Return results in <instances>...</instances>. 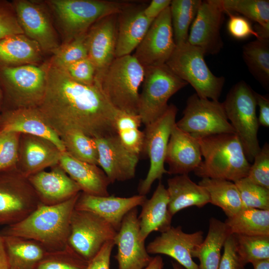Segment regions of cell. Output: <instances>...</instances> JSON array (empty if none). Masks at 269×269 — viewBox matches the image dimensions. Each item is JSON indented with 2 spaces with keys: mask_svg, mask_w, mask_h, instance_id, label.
Instances as JSON below:
<instances>
[{
  "mask_svg": "<svg viewBox=\"0 0 269 269\" xmlns=\"http://www.w3.org/2000/svg\"><path fill=\"white\" fill-rule=\"evenodd\" d=\"M222 104L248 161L253 162L261 149L257 136L260 125L255 91L245 81L238 82L231 88Z\"/></svg>",
  "mask_w": 269,
  "mask_h": 269,
  "instance_id": "obj_7",
  "label": "cell"
},
{
  "mask_svg": "<svg viewBox=\"0 0 269 269\" xmlns=\"http://www.w3.org/2000/svg\"><path fill=\"white\" fill-rule=\"evenodd\" d=\"M252 264L254 269H269V259L257 261Z\"/></svg>",
  "mask_w": 269,
  "mask_h": 269,
  "instance_id": "obj_55",
  "label": "cell"
},
{
  "mask_svg": "<svg viewBox=\"0 0 269 269\" xmlns=\"http://www.w3.org/2000/svg\"><path fill=\"white\" fill-rule=\"evenodd\" d=\"M204 52L187 42L176 45L165 64L178 77L190 84L198 97L219 101L225 83L207 66Z\"/></svg>",
  "mask_w": 269,
  "mask_h": 269,
  "instance_id": "obj_6",
  "label": "cell"
},
{
  "mask_svg": "<svg viewBox=\"0 0 269 269\" xmlns=\"http://www.w3.org/2000/svg\"><path fill=\"white\" fill-rule=\"evenodd\" d=\"M146 199L140 194L129 197L93 195L80 192L75 209L92 212L102 217L118 231L123 218L132 209L141 206Z\"/></svg>",
  "mask_w": 269,
  "mask_h": 269,
  "instance_id": "obj_21",
  "label": "cell"
},
{
  "mask_svg": "<svg viewBox=\"0 0 269 269\" xmlns=\"http://www.w3.org/2000/svg\"><path fill=\"white\" fill-rule=\"evenodd\" d=\"M195 138L204 158L194 171L196 175L202 178L225 179L234 182L248 176L251 164L236 134Z\"/></svg>",
  "mask_w": 269,
  "mask_h": 269,
  "instance_id": "obj_3",
  "label": "cell"
},
{
  "mask_svg": "<svg viewBox=\"0 0 269 269\" xmlns=\"http://www.w3.org/2000/svg\"><path fill=\"white\" fill-rule=\"evenodd\" d=\"M1 98H2V88L0 84V106L1 102Z\"/></svg>",
  "mask_w": 269,
  "mask_h": 269,
  "instance_id": "obj_57",
  "label": "cell"
},
{
  "mask_svg": "<svg viewBox=\"0 0 269 269\" xmlns=\"http://www.w3.org/2000/svg\"><path fill=\"white\" fill-rule=\"evenodd\" d=\"M44 53L39 45L24 34L0 40V64L7 66L42 64Z\"/></svg>",
  "mask_w": 269,
  "mask_h": 269,
  "instance_id": "obj_29",
  "label": "cell"
},
{
  "mask_svg": "<svg viewBox=\"0 0 269 269\" xmlns=\"http://www.w3.org/2000/svg\"><path fill=\"white\" fill-rule=\"evenodd\" d=\"M59 163L83 192L96 196L110 195L108 187L111 183L98 165L77 159L67 151L61 153Z\"/></svg>",
  "mask_w": 269,
  "mask_h": 269,
  "instance_id": "obj_25",
  "label": "cell"
},
{
  "mask_svg": "<svg viewBox=\"0 0 269 269\" xmlns=\"http://www.w3.org/2000/svg\"><path fill=\"white\" fill-rule=\"evenodd\" d=\"M257 105L259 107L258 122L260 126L269 127V97L255 92Z\"/></svg>",
  "mask_w": 269,
  "mask_h": 269,
  "instance_id": "obj_51",
  "label": "cell"
},
{
  "mask_svg": "<svg viewBox=\"0 0 269 269\" xmlns=\"http://www.w3.org/2000/svg\"><path fill=\"white\" fill-rule=\"evenodd\" d=\"M172 269H185L183 267L179 264L176 262H172Z\"/></svg>",
  "mask_w": 269,
  "mask_h": 269,
  "instance_id": "obj_56",
  "label": "cell"
},
{
  "mask_svg": "<svg viewBox=\"0 0 269 269\" xmlns=\"http://www.w3.org/2000/svg\"><path fill=\"white\" fill-rule=\"evenodd\" d=\"M88 264L67 245L61 250L47 251L36 269H86Z\"/></svg>",
  "mask_w": 269,
  "mask_h": 269,
  "instance_id": "obj_41",
  "label": "cell"
},
{
  "mask_svg": "<svg viewBox=\"0 0 269 269\" xmlns=\"http://www.w3.org/2000/svg\"><path fill=\"white\" fill-rule=\"evenodd\" d=\"M225 13L221 0H202L187 42L205 54L218 53L223 47L220 29Z\"/></svg>",
  "mask_w": 269,
  "mask_h": 269,
  "instance_id": "obj_16",
  "label": "cell"
},
{
  "mask_svg": "<svg viewBox=\"0 0 269 269\" xmlns=\"http://www.w3.org/2000/svg\"><path fill=\"white\" fill-rule=\"evenodd\" d=\"M200 0H172L170 11L176 45L187 41L188 31L201 3Z\"/></svg>",
  "mask_w": 269,
  "mask_h": 269,
  "instance_id": "obj_37",
  "label": "cell"
},
{
  "mask_svg": "<svg viewBox=\"0 0 269 269\" xmlns=\"http://www.w3.org/2000/svg\"><path fill=\"white\" fill-rule=\"evenodd\" d=\"M11 2L24 34L36 42L44 53H53L60 46L49 12L41 2L28 0Z\"/></svg>",
  "mask_w": 269,
  "mask_h": 269,
  "instance_id": "obj_15",
  "label": "cell"
},
{
  "mask_svg": "<svg viewBox=\"0 0 269 269\" xmlns=\"http://www.w3.org/2000/svg\"><path fill=\"white\" fill-rule=\"evenodd\" d=\"M137 208L128 213L113 241L117 247L118 269H143L151 262L153 257L146 250L144 242L139 238V223Z\"/></svg>",
  "mask_w": 269,
  "mask_h": 269,
  "instance_id": "obj_18",
  "label": "cell"
},
{
  "mask_svg": "<svg viewBox=\"0 0 269 269\" xmlns=\"http://www.w3.org/2000/svg\"><path fill=\"white\" fill-rule=\"evenodd\" d=\"M24 34L12 2L0 0V40L8 36Z\"/></svg>",
  "mask_w": 269,
  "mask_h": 269,
  "instance_id": "obj_46",
  "label": "cell"
},
{
  "mask_svg": "<svg viewBox=\"0 0 269 269\" xmlns=\"http://www.w3.org/2000/svg\"><path fill=\"white\" fill-rule=\"evenodd\" d=\"M230 235L225 222L215 218L210 219L208 233L196 254L200 262L199 269H218L221 250Z\"/></svg>",
  "mask_w": 269,
  "mask_h": 269,
  "instance_id": "obj_32",
  "label": "cell"
},
{
  "mask_svg": "<svg viewBox=\"0 0 269 269\" xmlns=\"http://www.w3.org/2000/svg\"><path fill=\"white\" fill-rule=\"evenodd\" d=\"M0 132H15L41 137L52 142L61 152L66 151L60 135L37 107L16 108L5 116Z\"/></svg>",
  "mask_w": 269,
  "mask_h": 269,
  "instance_id": "obj_23",
  "label": "cell"
},
{
  "mask_svg": "<svg viewBox=\"0 0 269 269\" xmlns=\"http://www.w3.org/2000/svg\"><path fill=\"white\" fill-rule=\"evenodd\" d=\"M203 234L202 231L186 233L180 226H171L149 242L146 250L149 254L169 256L185 269H199L193 258L203 241Z\"/></svg>",
  "mask_w": 269,
  "mask_h": 269,
  "instance_id": "obj_17",
  "label": "cell"
},
{
  "mask_svg": "<svg viewBox=\"0 0 269 269\" xmlns=\"http://www.w3.org/2000/svg\"><path fill=\"white\" fill-rule=\"evenodd\" d=\"M27 178L41 203L46 205L62 203L81 191L60 166L50 171H40Z\"/></svg>",
  "mask_w": 269,
  "mask_h": 269,
  "instance_id": "obj_24",
  "label": "cell"
},
{
  "mask_svg": "<svg viewBox=\"0 0 269 269\" xmlns=\"http://www.w3.org/2000/svg\"><path fill=\"white\" fill-rule=\"evenodd\" d=\"M202 160L196 139L179 129L175 123L170 134L165 156V163L168 165L167 174H188L196 169Z\"/></svg>",
  "mask_w": 269,
  "mask_h": 269,
  "instance_id": "obj_22",
  "label": "cell"
},
{
  "mask_svg": "<svg viewBox=\"0 0 269 269\" xmlns=\"http://www.w3.org/2000/svg\"><path fill=\"white\" fill-rule=\"evenodd\" d=\"M247 177L252 182L269 189V145L266 142L255 156Z\"/></svg>",
  "mask_w": 269,
  "mask_h": 269,
  "instance_id": "obj_44",
  "label": "cell"
},
{
  "mask_svg": "<svg viewBox=\"0 0 269 269\" xmlns=\"http://www.w3.org/2000/svg\"><path fill=\"white\" fill-rule=\"evenodd\" d=\"M177 111L174 105H168L161 116L145 126L142 151L148 157L150 165L145 178L138 186V194L146 196L154 182L160 180L163 174L167 173L164 167L165 156L170 134L176 123Z\"/></svg>",
  "mask_w": 269,
  "mask_h": 269,
  "instance_id": "obj_10",
  "label": "cell"
},
{
  "mask_svg": "<svg viewBox=\"0 0 269 269\" xmlns=\"http://www.w3.org/2000/svg\"><path fill=\"white\" fill-rule=\"evenodd\" d=\"M62 152L48 140L26 134L22 146L23 169L21 174L28 177L46 167L59 163Z\"/></svg>",
  "mask_w": 269,
  "mask_h": 269,
  "instance_id": "obj_30",
  "label": "cell"
},
{
  "mask_svg": "<svg viewBox=\"0 0 269 269\" xmlns=\"http://www.w3.org/2000/svg\"><path fill=\"white\" fill-rule=\"evenodd\" d=\"M19 135L15 132H0V172L17 161Z\"/></svg>",
  "mask_w": 269,
  "mask_h": 269,
  "instance_id": "obj_45",
  "label": "cell"
},
{
  "mask_svg": "<svg viewBox=\"0 0 269 269\" xmlns=\"http://www.w3.org/2000/svg\"><path fill=\"white\" fill-rule=\"evenodd\" d=\"M183 114L176 125L195 138L235 134L219 101L203 99L194 94L188 98Z\"/></svg>",
  "mask_w": 269,
  "mask_h": 269,
  "instance_id": "obj_11",
  "label": "cell"
},
{
  "mask_svg": "<svg viewBox=\"0 0 269 269\" xmlns=\"http://www.w3.org/2000/svg\"><path fill=\"white\" fill-rule=\"evenodd\" d=\"M223 248L218 269H245V265L237 253L232 234L230 235L226 240Z\"/></svg>",
  "mask_w": 269,
  "mask_h": 269,
  "instance_id": "obj_49",
  "label": "cell"
},
{
  "mask_svg": "<svg viewBox=\"0 0 269 269\" xmlns=\"http://www.w3.org/2000/svg\"><path fill=\"white\" fill-rule=\"evenodd\" d=\"M153 21L144 15L143 8H135L134 5L118 14L116 58L131 55Z\"/></svg>",
  "mask_w": 269,
  "mask_h": 269,
  "instance_id": "obj_26",
  "label": "cell"
},
{
  "mask_svg": "<svg viewBox=\"0 0 269 269\" xmlns=\"http://www.w3.org/2000/svg\"><path fill=\"white\" fill-rule=\"evenodd\" d=\"M37 108L60 137L71 130L94 138L117 134L119 111L98 86L76 81L49 61L45 92Z\"/></svg>",
  "mask_w": 269,
  "mask_h": 269,
  "instance_id": "obj_1",
  "label": "cell"
},
{
  "mask_svg": "<svg viewBox=\"0 0 269 269\" xmlns=\"http://www.w3.org/2000/svg\"><path fill=\"white\" fill-rule=\"evenodd\" d=\"M118 15H110L99 19L87 32L88 58L95 67L96 80L116 58Z\"/></svg>",
  "mask_w": 269,
  "mask_h": 269,
  "instance_id": "obj_20",
  "label": "cell"
},
{
  "mask_svg": "<svg viewBox=\"0 0 269 269\" xmlns=\"http://www.w3.org/2000/svg\"><path fill=\"white\" fill-rule=\"evenodd\" d=\"M144 75V68L131 54L116 58L96 83L116 109L138 115L139 90Z\"/></svg>",
  "mask_w": 269,
  "mask_h": 269,
  "instance_id": "obj_4",
  "label": "cell"
},
{
  "mask_svg": "<svg viewBox=\"0 0 269 269\" xmlns=\"http://www.w3.org/2000/svg\"><path fill=\"white\" fill-rule=\"evenodd\" d=\"M232 235L237 253L245 266L269 259V236Z\"/></svg>",
  "mask_w": 269,
  "mask_h": 269,
  "instance_id": "obj_40",
  "label": "cell"
},
{
  "mask_svg": "<svg viewBox=\"0 0 269 269\" xmlns=\"http://www.w3.org/2000/svg\"><path fill=\"white\" fill-rule=\"evenodd\" d=\"M63 36L62 44L86 33L99 19L117 14L133 6L131 2L104 0H48Z\"/></svg>",
  "mask_w": 269,
  "mask_h": 269,
  "instance_id": "obj_5",
  "label": "cell"
},
{
  "mask_svg": "<svg viewBox=\"0 0 269 269\" xmlns=\"http://www.w3.org/2000/svg\"><path fill=\"white\" fill-rule=\"evenodd\" d=\"M87 33L70 41L61 44L52 54L50 63L59 68H63L84 58L88 57Z\"/></svg>",
  "mask_w": 269,
  "mask_h": 269,
  "instance_id": "obj_42",
  "label": "cell"
},
{
  "mask_svg": "<svg viewBox=\"0 0 269 269\" xmlns=\"http://www.w3.org/2000/svg\"><path fill=\"white\" fill-rule=\"evenodd\" d=\"M114 246L113 240L105 243L96 255L88 262L86 269H110L111 256Z\"/></svg>",
  "mask_w": 269,
  "mask_h": 269,
  "instance_id": "obj_50",
  "label": "cell"
},
{
  "mask_svg": "<svg viewBox=\"0 0 269 269\" xmlns=\"http://www.w3.org/2000/svg\"><path fill=\"white\" fill-rule=\"evenodd\" d=\"M243 58L251 74L266 89L269 87V37L256 38L243 47Z\"/></svg>",
  "mask_w": 269,
  "mask_h": 269,
  "instance_id": "obj_35",
  "label": "cell"
},
{
  "mask_svg": "<svg viewBox=\"0 0 269 269\" xmlns=\"http://www.w3.org/2000/svg\"><path fill=\"white\" fill-rule=\"evenodd\" d=\"M48 61L41 65L0 64V84L17 108L37 107L46 88Z\"/></svg>",
  "mask_w": 269,
  "mask_h": 269,
  "instance_id": "obj_9",
  "label": "cell"
},
{
  "mask_svg": "<svg viewBox=\"0 0 269 269\" xmlns=\"http://www.w3.org/2000/svg\"><path fill=\"white\" fill-rule=\"evenodd\" d=\"M226 13L241 14L258 24L260 37H269V1L267 0H221Z\"/></svg>",
  "mask_w": 269,
  "mask_h": 269,
  "instance_id": "obj_36",
  "label": "cell"
},
{
  "mask_svg": "<svg viewBox=\"0 0 269 269\" xmlns=\"http://www.w3.org/2000/svg\"><path fill=\"white\" fill-rule=\"evenodd\" d=\"M234 183L243 208L269 210V189L255 184L247 177Z\"/></svg>",
  "mask_w": 269,
  "mask_h": 269,
  "instance_id": "obj_43",
  "label": "cell"
},
{
  "mask_svg": "<svg viewBox=\"0 0 269 269\" xmlns=\"http://www.w3.org/2000/svg\"><path fill=\"white\" fill-rule=\"evenodd\" d=\"M164 267V263L162 257L157 255L153 259L149 264L143 269H162Z\"/></svg>",
  "mask_w": 269,
  "mask_h": 269,
  "instance_id": "obj_54",
  "label": "cell"
},
{
  "mask_svg": "<svg viewBox=\"0 0 269 269\" xmlns=\"http://www.w3.org/2000/svg\"><path fill=\"white\" fill-rule=\"evenodd\" d=\"M40 204L28 178L21 173L0 174V225L23 220Z\"/></svg>",
  "mask_w": 269,
  "mask_h": 269,
  "instance_id": "obj_13",
  "label": "cell"
},
{
  "mask_svg": "<svg viewBox=\"0 0 269 269\" xmlns=\"http://www.w3.org/2000/svg\"><path fill=\"white\" fill-rule=\"evenodd\" d=\"M66 151L77 159L98 165V153L95 139L76 130L69 131L61 137Z\"/></svg>",
  "mask_w": 269,
  "mask_h": 269,
  "instance_id": "obj_39",
  "label": "cell"
},
{
  "mask_svg": "<svg viewBox=\"0 0 269 269\" xmlns=\"http://www.w3.org/2000/svg\"><path fill=\"white\" fill-rule=\"evenodd\" d=\"M3 237L8 269H36L47 252L35 241L15 236Z\"/></svg>",
  "mask_w": 269,
  "mask_h": 269,
  "instance_id": "obj_31",
  "label": "cell"
},
{
  "mask_svg": "<svg viewBox=\"0 0 269 269\" xmlns=\"http://www.w3.org/2000/svg\"><path fill=\"white\" fill-rule=\"evenodd\" d=\"M80 193L58 204L41 203L23 220L7 226L0 235L35 241L48 252L65 249L68 245L71 217Z\"/></svg>",
  "mask_w": 269,
  "mask_h": 269,
  "instance_id": "obj_2",
  "label": "cell"
},
{
  "mask_svg": "<svg viewBox=\"0 0 269 269\" xmlns=\"http://www.w3.org/2000/svg\"><path fill=\"white\" fill-rule=\"evenodd\" d=\"M0 269H8V263L3 237L0 235Z\"/></svg>",
  "mask_w": 269,
  "mask_h": 269,
  "instance_id": "obj_53",
  "label": "cell"
},
{
  "mask_svg": "<svg viewBox=\"0 0 269 269\" xmlns=\"http://www.w3.org/2000/svg\"><path fill=\"white\" fill-rule=\"evenodd\" d=\"M175 47L168 6L153 20L133 55L144 68L162 65Z\"/></svg>",
  "mask_w": 269,
  "mask_h": 269,
  "instance_id": "obj_14",
  "label": "cell"
},
{
  "mask_svg": "<svg viewBox=\"0 0 269 269\" xmlns=\"http://www.w3.org/2000/svg\"><path fill=\"white\" fill-rule=\"evenodd\" d=\"M61 68L77 82L87 85L96 84V70L94 64L88 57Z\"/></svg>",
  "mask_w": 269,
  "mask_h": 269,
  "instance_id": "obj_47",
  "label": "cell"
},
{
  "mask_svg": "<svg viewBox=\"0 0 269 269\" xmlns=\"http://www.w3.org/2000/svg\"><path fill=\"white\" fill-rule=\"evenodd\" d=\"M198 184L208 192L210 203L221 208L227 217L234 216L243 208L239 191L234 182L203 178Z\"/></svg>",
  "mask_w": 269,
  "mask_h": 269,
  "instance_id": "obj_33",
  "label": "cell"
},
{
  "mask_svg": "<svg viewBox=\"0 0 269 269\" xmlns=\"http://www.w3.org/2000/svg\"><path fill=\"white\" fill-rule=\"evenodd\" d=\"M141 121L138 115L119 111L115 120L117 134L124 146L139 156L142 152L144 133L139 128Z\"/></svg>",
  "mask_w": 269,
  "mask_h": 269,
  "instance_id": "obj_38",
  "label": "cell"
},
{
  "mask_svg": "<svg viewBox=\"0 0 269 269\" xmlns=\"http://www.w3.org/2000/svg\"><path fill=\"white\" fill-rule=\"evenodd\" d=\"M224 222L231 234L269 236V210L243 208Z\"/></svg>",
  "mask_w": 269,
  "mask_h": 269,
  "instance_id": "obj_34",
  "label": "cell"
},
{
  "mask_svg": "<svg viewBox=\"0 0 269 269\" xmlns=\"http://www.w3.org/2000/svg\"><path fill=\"white\" fill-rule=\"evenodd\" d=\"M169 197L166 188L160 181L149 199L145 200L138 219L139 238L145 242L152 232H164L171 226L172 218L168 210Z\"/></svg>",
  "mask_w": 269,
  "mask_h": 269,
  "instance_id": "obj_27",
  "label": "cell"
},
{
  "mask_svg": "<svg viewBox=\"0 0 269 269\" xmlns=\"http://www.w3.org/2000/svg\"><path fill=\"white\" fill-rule=\"evenodd\" d=\"M171 1V0H152L146 7L143 8V14L148 18L153 20L170 6Z\"/></svg>",
  "mask_w": 269,
  "mask_h": 269,
  "instance_id": "obj_52",
  "label": "cell"
},
{
  "mask_svg": "<svg viewBox=\"0 0 269 269\" xmlns=\"http://www.w3.org/2000/svg\"><path fill=\"white\" fill-rule=\"evenodd\" d=\"M117 231L107 221L92 212L73 210L70 220L68 245L89 262Z\"/></svg>",
  "mask_w": 269,
  "mask_h": 269,
  "instance_id": "obj_12",
  "label": "cell"
},
{
  "mask_svg": "<svg viewBox=\"0 0 269 269\" xmlns=\"http://www.w3.org/2000/svg\"><path fill=\"white\" fill-rule=\"evenodd\" d=\"M188 84L165 64L144 68L138 104L141 123L146 126L158 119L167 108L169 99Z\"/></svg>",
  "mask_w": 269,
  "mask_h": 269,
  "instance_id": "obj_8",
  "label": "cell"
},
{
  "mask_svg": "<svg viewBox=\"0 0 269 269\" xmlns=\"http://www.w3.org/2000/svg\"><path fill=\"white\" fill-rule=\"evenodd\" d=\"M227 14L229 16L227 30L232 37L238 39H243L251 35L255 36L256 38H260L259 34L248 19L232 13Z\"/></svg>",
  "mask_w": 269,
  "mask_h": 269,
  "instance_id": "obj_48",
  "label": "cell"
},
{
  "mask_svg": "<svg viewBox=\"0 0 269 269\" xmlns=\"http://www.w3.org/2000/svg\"><path fill=\"white\" fill-rule=\"evenodd\" d=\"M98 165L111 183L125 181L135 176L139 156L127 149L117 134L95 138Z\"/></svg>",
  "mask_w": 269,
  "mask_h": 269,
  "instance_id": "obj_19",
  "label": "cell"
},
{
  "mask_svg": "<svg viewBox=\"0 0 269 269\" xmlns=\"http://www.w3.org/2000/svg\"><path fill=\"white\" fill-rule=\"evenodd\" d=\"M167 183L168 210L172 216L186 208H202L210 203L206 189L193 182L188 174L176 175L169 178Z\"/></svg>",
  "mask_w": 269,
  "mask_h": 269,
  "instance_id": "obj_28",
  "label": "cell"
}]
</instances>
